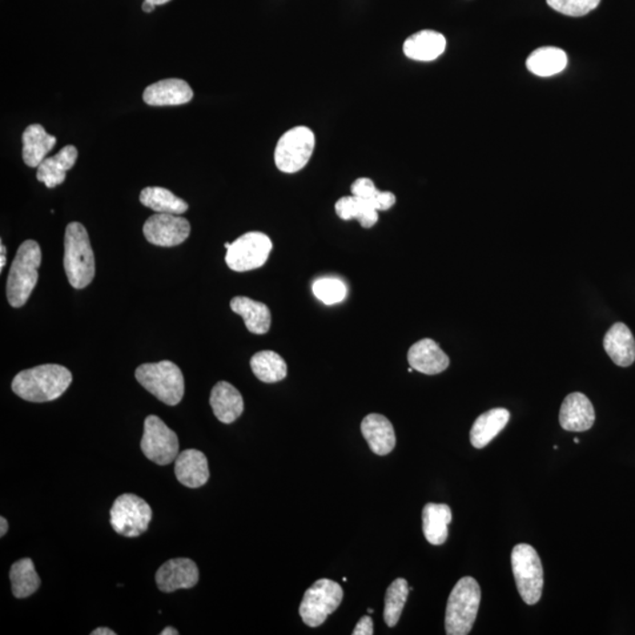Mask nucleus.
<instances>
[{"label": "nucleus", "mask_w": 635, "mask_h": 635, "mask_svg": "<svg viewBox=\"0 0 635 635\" xmlns=\"http://www.w3.org/2000/svg\"><path fill=\"white\" fill-rule=\"evenodd\" d=\"M72 383V373L62 365L46 364L18 373L12 381V391L31 403L58 399Z\"/></svg>", "instance_id": "obj_1"}, {"label": "nucleus", "mask_w": 635, "mask_h": 635, "mask_svg": "<svg viewBox=\"0 0 635 635\" xmlns=\"http://www.w3.org/2000/svg\"><path fill=\"white\" fill-rule=\"evenodd\" d=\"M64 268L68 283L77 289L86 288L96 275L95 255L84 225L74 222L67 225L64 238Z\"/></svg>", "instance_id": "obj_2"}, {"label": "nucleus", "mask_w": 635, "mask_h": 635, "mask_svg": "<svg viewBox=\"0 0 635 635\" xmlns=\"http://www.w3.org/2000/svg\"><path fill=\"white\" fill-rule=\"evenodd\" d=\"M42 250L37 241H24L18 248L7 277L6 296L12 307H22L29 300L37 285Z\"/></svg>", "instance_id": "obj_3"}, {"label": "nucleus", "mask_w": 635, "mask_h": 635, "mask_svg": "<svg viewBox=\"0 0 635 635\" xmlns=\"http://www.w3.org/2000/svg\"><path fill=\"white\" fill-rule=\"evenodd\" d=\"M480 600V586L476 579L461 578L449 594L446 607V633L466 635L471 632L479 610Z\"/></svg>", "instance_id": "obj_4"}, {"label": "nucleus", "mask_w": 635, "mask_h": 635, "mask_svg": "<svg viewBox=\"0 0 635 635\" xmlns=\"http://www.w3.org/2000/svg\"><path fill=\"white\" fill-rule=\"evenodd\" d=\"M136 379L164 404L176 406L183 399V372L172 361L163 360L159 363L140 365L136 371Z\"/></svg>", "instance_id": "obj_5"}, {"label": "nucleus", "mask_w": 635, "mask_h": 635, "mask_svg": "<svg viewBox=\"0 0 635 635\" xmlns=\"http://www.w3.org/2000/svg\"><path fill=\"white\" fill-rule=\"evenodd\" d=\"M510 562L522 600L528 605H536L544 589V569L537 550L528 544L517 545Z\"/></svg>", "instance_id": "obj_6"}, {"label": "nucleus", "mask_w": 635, "mask_h": 635, "mask_svg": "<svg viewBox=\"0 0 635 635\" xmlns=\"http://www.w3.org/2000/svg\"><path fill=\"white\" fill-rule=\"evenodd\" d=\"M316 136L311 128L296 126L285 132L277 143L275 163L284 174H296L307 166L315 151Z\"/></svg>", "instance_id": "obj_7"}, {"label": "nucleus", "mask_w": 635, "mask_h": 635, "mask_svg": "<svg viewBox=\"0 0 635 635\" xmlns=\"http://www.w3.org/2000/svg\"><path fill=\"white\" fill-rule=\"evenodd\" d=\"M343 598V588L338 582L320 579L305 592L299 607L300 617L307 626L319 627L340 606Z\"/></svg>", "instance_id": "obj_8"}, {"label": "nucleus", "mask_w": 635, "mask_h": 635, "mask_svg": "<svg viewBox=\"0 0 635 635\" xmlns=\"http://www.w3.org/2000/svg\"><path fill=\"white\" fill-rule=\"evenodd\" d=\"M112 529L120 536L136 538L146 532L152 520L150 505L135 494L116 498L110 512Z\"/></svg>", "instance_id": "obj_9"}, {"label": "nucleus", "mask_w": 635, "mask_h": 635, "mask_svg": "<svg viewBox=\"0 0 635 635\" xmlns=\"http://www.w3.org/2000/svg\"><path fill=\"white\" fill-rule=\"evenodd\" d=\"M271 251L270 237L261 232H247L231 243L225 261L232 271H252L267 263Z\"/></svg>", "instance_id": "obj_10"}, {"label": "nucleus", "mask_w": 635, "mask_h": 635, "mask_svg": "<svg viewBox=\"0 0 635 635\" xmlns=\"http://www.w3.org/2000/svg\"><path fill=\"white\" fill-rule=\"evenodd\" d=\"M140 448L144 456L156 465H170L179 454V440L175 431L167 428L159 417L148 416L144 423Z\"/></svg>", "instance_id": "obj_11"}, {"label": "nucleus", "mask_w": 635, "mask_h": 635, "mask_svg": "<svg viewBox=\"0 0 635 635\" xmlns=\"http://www.w3.org/2000/svg\"><path fill=\"white\" fill-rule=\"evenodd\" d=\"M144 236L156 247H174L183 244L191 232L187 219L170 213H156L144 224Z\"/></svg>", "instance_id": "obj_12"}, {"label": "nucleus", "mask_w": 635, "mask_h": 635, "mask_svg": "<svg viewBox=\"0 0 635 635\" xmlns=\"http://www.w3.org/2000/svg\"><path fill=\"white\" fill-rule=\"evenodd\" d=\"M198 580L199 569L196 562L188 558L171 559L160 566L156 573V586L164 593L195 588Z\"/></svg>", "instance_id": "obj_13"}, {"label": "nucleus", "mask_w": 635, "mask_h": 635, "mask_svg": "<svg viewBox=\"0 0 635 635\" xmlns=\"http://www.w3.org/2000/svg\"><path fill=\"white\" fill-rule=\"evenodd\" d=\"M561 428L569 432H585L592 428L596 421V412L588 397L582 393H570L561 405Z\"/></svg>", "instance_id": "obj_14"}, {"label": "nucleus", "mask_w": 635, "mask_h": 635, "mask_svg": "<svg viewBox=\"0 0 635 635\" xmlns=\"http://www.w3.org/2000/svg\"><path fill=\"white\" fill-rule=\"evenodd\" d=\"M193 90L183 79L159 80L145 88L143 99L151 106H176L191 102Z\"/></svg>", "instance_id": "obj_15"}, {"label": "nucleus", "mask_w": 635, "mask_h": 635, "mask_svg": "<svg viewBox=\"0 0 635 635\" xmlns=\"http://www.w3.org/2000/svg\"><path fill=\"white\" fill-rule=\"evenodd\" d=\"M408 360L413 369L428 376L439 375L449 366V356L436 341L428 338L412 345L408 349Z\"/></svg>", "instance_id": "obj_16"}, {"label": "nucleus", "mask_w": 635, "mask_h": 635, "mask_svg": "<svg viewBox=\"0 0 635 635\" xmlns=\"http://www.w3.org/2000/svg\"><path fill=\"white\" fill-rule=\"evenodd\" d=\"M361 433L369 449L378 456H388L396 448V433L391 421L381 414L372 413L361 421Z\"/></svg>", "instance_id": "obj_17"}, {"label": "nucleus", "mask_w": 635, "mask_h": 635, "mask_svg": "<svg viewBox=\"0 0 635 635\" xmlns=\"http://www.w3.org/2000/svg\"><path fill=\"white\" fill-rule=\"evenodd\" d=\"M176 479L188 489H199L210 478L207 458L198 449H186L176 457L175 464Z\"/></svg>", "instance_id": "obj_18"}, {"label": "nucleus", "mask_w": 635, "mask_h": 635, "mask_svg": "<svg viewBox=\"0 0 635 635\" xmlns=\"http://www.w3.org/2000/svg\"><path fill=\"white\" fill-rule=\"evenodd\" d=\"M446 38L440 32L423 30L405 40L403 50L406 57L417 62H433L446 50Z\"/></svg>", "instance_id": "obj_19"}, {"label": "nucleus", "mask_w": 635, "mask_h": 635, "mask_svg": "<svg viewBox=\"0 0 635 635\" xmlns=\"http://www.w3.org/2000/svg\"><path fill=\"white\" fill-rule=\"evenodd\" d=\"M210 404L217 419L223 424L235 423L244 412V400L235 386L219 381L212 388Z\"/></svg>", "instance_id": "obj_20"}, {"label": "nucleus", "mask_w": 635, "mask_h": 635, "mask_svg": "<svg viewBox=\"0 0 635 635\" xmlns=\"http://www.w3.org/2000/svg\"><path fill=\"white\" fill-rule=\"evenodd\" d=\"M78 150L74 145H67L57 155L48 156L39 165L37 179L47 188H54L66 182V172L75 166Z\"/></svg>", "instance_id": "obj_21"}, {"label": "nucleus", "mask_w": 635, "mask_h": 635, "mask_svg": "<svg viewBox=\"0 0 635 635\" xmlns=\"http://www.w3.org/2000/svg\"><path fill=\"white\" fill-rule=\"evenodd\" d=\"M607 355L620 368H629L635 361V340L625 324L617 323L607 331L604 338Z\"/></svg>", "instance_id": "obj_22"}, {"label": "nucleus", "mask_w": 635, "mask_h": 635, "mask_svg": "<svg viewBox=\"0 0 635 635\" xmlns=\"http://www.w3.org/2000/svg\"><path fill=\"white\" fill-rule=\"evenodd\" d=\"M57 139L42 126L34 124L23 134V160L29 167H38L55 147Z\"/></svg>", "instance_id": "obj_23"}, {"label": "nucleus", "mask_w": 635, "mask_h": 635, "mask_svg": "<svg viewBox=\"0 0 635 635\" xmlns=\"http://www.w3.org/2000/svg\"><path fill=\"white\" fill-rule=\"evenodd\" d=\"M230 307L233 312L243 318L247 328L253 335H265L270 331L271 312L267 305L247 297H235Z\"/></svg>", "instance_id": "obj_24"}, {"label": "nucleus", "mask_w": 635, "mask_h": 635, "mask_svg": "<svg viewBox=\"0 0 635 635\" xmlns=\"http://www.w3.org/2000/svg\"><path fill=\"white\" fill-rule=\"evenodd\" d=\"M506 408H493L481 414L472 426L469 439L473 448L484 449L499 434L509 420Z\"/></svg>", "instance_id": "obj_25"}, {"label": "nucleus", "mask_w": 635, "mask_h": 635, "mask_svg": "<svg viewBox=\"0 0 635 635\" xmlns=\"http://www.w3.org/2000/svg\"><path fill=\"white\" fill-rule=\"evenodd\" d=\"M452 521V510L449 505L428 504L423 509V530L426 540L434 546L445 544L449 537V525Z\"/></svg>", "instance_id": "obj_26"}, {"label": "nucleus", "mask_w": 635, "mask_h": 635, "mask_svg": "<svg viewBox=\"0 0 635 635\" xmlns=\"http://www.w3.org/2000/svg\"><path fill=\"white\" fill-rule=\"evenodd\" d=\"M526 66L538 77H552L568 66V55L559 47H540L530 54L526 60Z\"/></svg>", "instance_id": "obj_27"}, {"label": "nucleus", "mask_w": 635, "mask_h": 635, "mask_svg": "<svg viewBox=\"0 0 635 635\" xmlns=\"http://www.w3.org/2000/svg\"><path fill=\"white\" fill-rule=\"evenodd\" d=\"M335 208L340 219H357L364 228L375 227L379 219L378 210L371 203L353 195L338 200Z\"/></svg>", "instance_id": "obj_28"}, {"label": "nucleus", "mask_w": 635, "mask_h": 635, "mask_svg": "<svg viewBox=\"0 0 635 635\" xmlns=\"http://www.w3.org/2000/svg\"><path fill=\"white\" fill-rule=\"evenodd\" d=\"M140 203L156 213H170V215H183L188 210V204L178 198L167 188L146 187L140 192Z\"/></svg>", "instance_id": "obj_29"}, {"label": "nucleus", "mask_w": 635, "mask_h": 635, "mask_svg": "<svg viewBox=\"0 0 635 635\" xmlns=\"http://www.w3.org/2000/svg\"><path fill=\"white\" fill-rule=\"evenodd\" d=\"M250 364L252 372L263 383H278L287 376V363L278 353L273 351L256 353Z\"/></svg>", "instance_id": "obj_30"}, {"label": "nucleus", "mask_w": 635, "mask_h": 635, "mask_svg": "<svg viewBox=\"0 0 635 635\" xmlns=\"http://www.w3.org/2000/svg\"><path fill=\"white\" fill-rule=\"evenodd\" d=\"M10 579L12 593L18 599L32 596L37 592L40 586V578L30 558L20 559L12 565Z\"/></svg>", "instance_id": "obj_31"}, {"label": "nucleus", "mask_w": 635, "mask_h": 635, "mask_svg": "<svg viewBox=\"0 0 635 635\" xmlns=\"http://www.w3.org/2000/svg\"><path fill=\"white\" fill-rule=\"evenodd\" d=\"M409 594L408 582L398 578L386 590L384 620L388 627H395L403 613Z\"/></svg>", "instance_id": "obj_32"}, {"label": "nucleus", "mask_w": 635, "mask_h": 635, "mask_svg": "<svg viewBox=\"0 0 635 635\" xmlns=\"http://www.w3.org/2000/svg\"><path fill=\"white\" fill-rule=\"evenodd\" d=\"M351 192L358 198L368 200L378 211H388L389 208L395 207L397 200L392 192L378 190L373 180L368 178L357 179L352 184Z\"/></svg>", "instance_id": "obj_33"}, {"label": "nucleus", "mask_w": 635, "mask_h": 635, "mask_svg": "<svg viewBox=\"0 0 635 635\" xmlns=\"http://www.w3.org/2000/svg\"><path fill=\"white\" fill-rule=\"evenodd\" d=\"M313 293L318 299L327 305H335L347 298L348 288L343 281L336 278H323L313 284Z\"/></svg>", "instance_id": "obj_34"}, {"label": "nucleus", "mask_w": 635, "mask_h": 635, "mask_svg": "<svg viewBox=\"0 0 635 635\" xmlns=\"http://www.w3.org/2000/svg\"><path fill=\"white\" fill-rule=\"evenodd\" d=\"M601 0H548L549 7L569 17H582L596 10Z\"/></svg>", "instance_id": "obj_35"}, {"label": "nucleus", "mask_w": 635, "mask_h": 635, "mask_svg": "<svg viewBox=\"0 0 635 635\" xmlns=\"http://www.w3.org/2000/svg\"><path fill=\"white\" fill-rule=\"evenodd\" d=\"M353 635H372L375 634L373 630V620L371 617L365 616L360 619L358 622L355 630L352 632Z\"/></svg>", "instance_id": "obj_36"}, {"label": "nucleus", "mask_w": 635, "mask_h": 635, "mask_svg": "<svg viewBox=\"0 0 635 635\" xmlns=\"http://www.w3.org/2000/svg\"><path fill=\"white\" fill-rule=\"evenodd\" d=\"M92 635H116V633L114 632V630L110 629H106V627H99V629H96L94 630V632L91 633Z\"/></svg>", "instance_id": "obj_37"}, {"label": "nucleus", "mask_w": 635, "mask_h": 635, "mask_svg": "<svg viewBox=\"0 0 635 635\" xmlns=\"http://www.w3.org/2000/svg\"><path fill=\"white\" fill-rule=\"evenodd\" d=\"M0 255H2V259H0V270H3L4 267L6 265V247H4V244L0 245Z\"/></svg>", "instance_id": "obj_38"}, {"label": "nucleus", "mask_w": 635, "mask_h": 635, "mask_svg": "<svg viewBox=\"0 0 635 635\" xmlns=\"http://www.w3.org/2000/svg\"><path fill=\"white\" fill-rule=\"evenodd\" d=\"M0 524H2V529H0V537L5 536L7 529H9V522L5 519V518L2 517L0 518Z\"/></svg>", "instance_id": "obj_39"}, {"label": "nucleus", "mask_w": 635, "mask_h": 635, "mask_svg": "<svg viewBox=\"0 0 635 635\" xmlns=\"http://www.w3.org/2000/svg\"><path fill=\"white\" fill-rule=\"evenodd\" d=\"M156 9L155 4H152L150 2H146V0H144L143 4V11L146 12V14H151L152 11Z\"/></svg>", "instance_id": "obj_40"}, {"label": "nucleus", "mask_w": 635, "mask_h": 635, "mask_svg": "<svg viewBox=\"0 0 635 635\" xmlns=\"http://www.w3.org/2000/svg\"><path fill=\"white\" fill-rule=\"evenodd\" d=\"M179 632L174 627H166L160 635H178Z\"/></svg>", "instance_id": "obj_41"}, {"label": "nucleus", "mask_w": 635, "mask_h": 635, "mask_svg": "<svg viewBox=\"0 0 635 635\" xmlns=\"http://www.w3.org/2000/svg\"><path fill=\"white\" fill-rule=\"evenodd\" d=\"M146 2H150L152 4H155V5H164V4H166L168 2H171V0H146Z\"/></svg>", "instance_id": "obj_42"}, {"label": "nucleus", "mask_w": 635, "mask_h": 635, "mask_svg": "<svg viewBox=\"0 0 635 635\" xmlns=\"http://www.w3.org/2000/svg\"><path fill=\"white\" fill-rule=\"evenodd\" d=\"M230 247H231V243H225V248H227V250H228V248H230Z\"/></svg>", "instance_id": "obj_43"}, {"label": "nucleus", "mask_w": 635, "mask_h": 635, "mask_svg": "<svg viewBox=\"0 0 635 635\" xmlns=\"http://www.w3.org/2000/svg\"><path fill=\"white\" fill-rule=\"evenodd\" d=\"M368 612L369 614H371V613L375 612V610H373L372 609H368Z\"/></svg>", "instance_id": "obj_44"}, {"label": "nucleus", "mask_w": 635, "mask_h": 635, "mask_svg": "<svg viewBox=\"0 0 635 635\" xmlns=\"http://www.w3.org/2000/svg\"><path fill=\"white\" fill-rule=\"evenodd\" d=\"M574 443L579 444V438H576V439H574Z\"/></svg>", "instance_id": "obj_45"}, {"label": "nucleus", "mask_w": 635, "mask_h": 635, "mask_svg": "<svg viewBox=\"0 0 635 635\" xmlns=\"http://www.w3.org/2000/svg\"><path fill=\"white\" fill-rule=\"evenodd\" d=\"M408 371L409 373H411V372L413 371V368H409L408 369Z\"/></svg>", "instance_id": "obj_46"}]
</instances>
